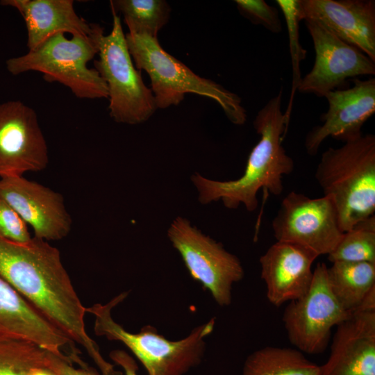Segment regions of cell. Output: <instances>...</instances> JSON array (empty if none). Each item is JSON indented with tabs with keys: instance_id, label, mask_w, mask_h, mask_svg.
Wrapping results in <instances>:
<instances>
[{
	"instance_id": "484cf974",
	"label": "cell",
	"mask_w": 375,
	"mask_h": 375,
	"mask_svg": "<svg viewBox=\"0 0 375 375\" xmlns=\"http://www.w3.org/2000/svg\"><path fill=\"white\" fill-rule=\"evenodd\" d=\"M240 13L255 25H260L272 33L282 30L278 10L264 0H235Z\"/></svg>"
},
{
	"instance_id": "5b68a950",
	"label": "cell",
	"mask_w": 375,
	"mask_h": 375,
	"mask_svg": "<svg viewBox=\"0 0 375 375\" xmlns=\"http://www.w3.org/2000/svg\"><path fill=\"white\" fill-rule=\"evenodd\" d=\"M128 292H122L106 304L86 308L94 316V333L109 340L122 342L135 356L148 375H185L202 360L206 350L204 338L213 330L215 318L192 330L183 339L171 341L147 325L133 333L117 324L111 310L122 302Z\"/></svg>"
},
{
	"instance_id": "d6986e66",
	"label": "cell",
	"mask_w": 375,
	"mask_h": 375,
	"mask_svg": "<svg viewBox=\"0 0 375 375\" xmlns=\"http://www.w3.org/2000/svg\"><path fill=\"white\" fill-rule=\"evenodd\" d=\"M1 4L15 8L22 16L29 51L59 33L90 36L97 24H89L78 15L73 0H3Z\"/></svg>"
},
{
	"instance_id": "8fae6325",
	"label": "cell",
	"mask_w": 375,
	"mask_h": 375,
	"mask_svg": "<svg viewBox=\"0 0 375 375\" xmlns=\"http://www.w3.org/2000/svg\"><path fill=\"white\" fill-rule=\"evenodd\" d=\"M315 53L311 70L301 78V93L324 97L342 89L348 78L375 75V62L358 49L344 42L318 23L304 20Z\"/></svg>"
},
{
	"instance_id": "5bb4252c",
	"label": "cell",
	"mask_w": 375,
	"mask_h": 375,
	"mask_svg": "<svg viewBox=\"0 0 375 375\" xmlns=\"http://www.w3.org/2000/svg\"><path fill=\"white\" fill-rule=\"evenodd\" d=\"M0 198L30 225L34 236L58 240L71 231L72 220L62 195L23 176L0 178Z\"/></svg>"
},
{
	"instance_id": "277c9868",
	"label": "cell",
	"mask_w": 375,
	"mask_h": 375,
	"mask_svg": "<svg viewBox=\"0 0 375 375\" xmlns=\"http://www.w3.org/2000/svg\"><path fill=\"white\" fill-rule=\"evenodd\" d=\"M125 37L135 67L150 77L157 108L177 106L185 94L192 93L216 101L231 123L243 125L246 122L247 112L238 94L194 73L165 51L158 38L129 33Z\"/></svg>"
},
{
	"instance_id": "f546056e",
	"label": "cell",
	"mask_w": 375,
	"mask_h": 375,
	"mask_svg": "<svg viewBox=\"0 0 375 375\" xmlns=\"http://www.w3.org/2000/svg\"><path fill=\"white\" fill-rule=\"evenodd\" d=\"M28 375H58L45 362L32 367Z\"/></svg>"
},
{
	"instance_id": "ac0fdd59",
	"label": "cell",
	"mask_w": 375,
	"mask_h": 375,
	"mask_svg": "<svg viewBox=\"0 0 375 375\" xmlns=\"http://www.w3.org/2000/svg\"><path fill=\"white\" fill-rule=\"evenodd\" d=\"M320 375H375V310H356L336 326Z\"/></svg>"
},
{
	"instance_id": "9c48e42d",
	"label": "cell",
	"mask_w": 375,
	"mask_h": 375,
	"mask_svg": "<svg viewBox=\"0 0 375 375\" xmlns=\"http://www.w3.org/2000/svg\"><path fill=\"white\" fill-rule=\"evenodd\" d=\"M351 315L331 292L327 266L317 263L310 286L301 297L290 301L283 314L288 340L302 353L319 354L329 343L331 330Z\"/></svg>"
},
{
	"instance_id": "e0dca14e",
	"label": "cell",
	"mask_w": 375,
	"mask_h": 375,
	"mask_svg": "<svg viewBox=\"0 0 375 375\" xmlns=\"http://www.w3.org/2000/svg\"><path fill=\"white\" fill-rule=\"evenodd\" d=\"M317 257L294 243L276 241L270 246L259 260L268 301L279 307L304 295L310 286L312 266Z\"/></svg>"
},
{
	"instance_id": "9a60e30c",
	"label": "cell",
	"mask_w": 375,
	"mask_h": 375,
	"mask_svg": "<svg viewBox=\"0 0 375 375\" xmlns=\"http://www.w3.org/2000/svg\"><path fill=\"white\" fill-rule=\"evenodd\" d=\"M301 20L315 22L375 62L374 0H298Z\"/></svg>"
},
{
	"instance_id": "ffe728a7",
	"label": "cell",
	"mask_w": 375,
	"mask_h": 375,
	"mask_svg": "<svg viewBox=\"0 0 375 375\" xmlns=\"http://www.w3.org/2000/svg\"><path fill=\"white\" fill-rule=\"evenodd\" d=\"M330 289L341 306L349 312L375 288V263L337 261L327 267Z\"/></svg>"
},
{
	"instance_id": "cb8c5ba5",
	"label": "cell",
	"mask_w": 375,
	"mask_h": 375,
	"mask_svg": "<svg viewBox=\"0 0 375 375\" xmlns=\"http://www.w3.org/2000/svg\"><path fill=\"white\" fill-rule=\"evenodd\" d=\"M47 351L24 340L0 342V375H28L31 369L45 361Z\"/></svg>"
},
{
	"instance_id": "4316f807",
	"label": "cell",
	"mask_w": 375,
	"mask_h": 375,
	"mask_svg": "<svg viewBox=\"0 0 375 375\" xmlns=\"http://www.w3.org/2000/svg\"><path fill=\"white\" fill-rule=\"evenodd\" d=\"M27 226L12 206L0 198V238L17 243L27 242L32 238Z\"/></svg>"
},
{
	"instance_id": "30bf717a",
	"label": "cell",
	"mask_w": 375,
	"mask_h": 375,
	"mask_svg": "<svg viewBox=\"0 0 375 375\" xmlns=\"http://www.w3.org/2000/svg\"><path fill=\"white\" fill-rule=\"evenodd\" d=\"M272 228L276 241L301 245L318 256L328 255L344 234L330 198H310L295 191L282 200Z\"/></svg>"
},
{
	"instance_id": "83f0119b",
	"label": "cell",
	"mask_w": 375,
	"mask_h": 375,
	"mask_svg": "<svg viewBox=\"0 0 375 375\" xmlns=\"http://www.w3.org/2000/svg\"><path fill=\"white\" fill-rule=\"evenodd\" d=\"M46 364L58 375H101L89 366L76 368L73 363L47 351Z\"/></svg>"
},
{
	"instance_id": "f1b7e54d",
	"label": "cell",
	"mask_w": 375,
	"mask_h": 375,
	"mask_svg": "<svg viewBox=\"0 0 375 375\" xmlns=\"http://www.w3.org/2000/svg\"><path fill=\"white\" fill-rule=\"evenodd\" d=\"M109 356L117 365L122 367L124 375H138V367L134 358L123 350L112 351Z\"/></svg>"
},
{
	"instance_id": "4fadbf2b",
	"label": "cell",
	"mask_w": 375,
	"mask_h": 375,
	"mask_svg": "<svg viewBox=\"0 0 375 375\" xmlns=\"http://www.w3.org/2000/svg\"><path fill=\"white\" fill-rule=\"evenodd\" d=\"M353 86L328 92L324 97L328 110L321 115V125L306 135L308 154L316 155L324 141L331 137L344 142L362 135V127L375 112V78L353 79Z\"/></svg>"
},
{
	"instance_id": "3957f363",
	"label": "cell",
	"mask_w": 375,
	"mask_h": 375,
	"mask_svg": "<svg viewBox=\"0 0 375 375\" xmlns=\"http://www.w3.org/2000/svg\"><path fill=\"white\" fill-rule=\"evenodd\" d=\"M315 177L324 196L333 202L342 231L375 212V135L371 133L329 147Z\"/></svg>"
},
{
	"instance_id": "7a4b0ae2",
	"label": "cell",
	"mask_w": 375,
	"mask_h": 375,
	"mask_svg": "<svg viewBox=\"0 0 375 375\" xmlns=\"http://www.w3.org/2000/svg\"><path fill=\"white\" fill-rule=\"evenodd\" d=\"M282 97L281 90L257 113L253 124L260 139L251 149L240 178L219 181L197 173L191 176L201 203L221 200L228 209H236L242 204L253 212L258 208L257 194L260 189L275 196L282 193L283 176L291 174L294 168L293 159L282 144L289 124L281 110Z\"/></svg>"
},
{
	"instance_id": "44dd1931",
	"label": "cell",
	"mask_w": 375,
	"mask_h": 375,
	"mask_svg": "<svg viewBox=\"0 0 375 375\" xmlns=\"http://www.w3.org/2000/svg\"><path fill=\"white\" fill-rule=\"evenodd\" d=\"M242 375H320V365L296 348L268 346L248 356Z\"/></svg>"
},
{
	"instance_id": "2e32d148",
	"label": "cell",
	"mask_w": 375,
	"mask_h": 375,
	"mask_svg": "<svg viewBox=\"0 0 375 375\" xmlns=\"http://www.w3.org/2000/svg\"><path fill=\"white\" fill-rule=\"evenodd\" d=\"M34 343L63 359L77 352L74 343L0 277V342Z\"/></svg>"
},
{
	"instance_id": "8992f818",
	"label": "cell",
	"mask_w": 375,
	"mask_h": 375,
	"mask_svg": "<svg viewBox=\"0 0 375 375\" xmlns=\"http://www.w3.org/2000/svg\"><path fill=\"white\" fill-rule=\"evenodd\" d=\"M103 28L96 24L88 37L56 33L25 55L6 60V68L12 75L29 71L43 74L48 82H58L79 99H108L106 83L95 69L88 63L98 54Z\"/></svg>"
},
{
	"instance_id": "603a6c76",
	"label": "cell",
	"mask_w": 375,
	"mask_h": 375,
	"mask_svg": "<svg viewBox=\"0 0 375 375\" xmlns=\"http://www.w3.org/2000/svg\"><path fill=\"white\" fill-rule=\"evenodd\" d=\"M327 256L331 262L375 263V215L360 221L344 232L335 248Z\"/></svg>"
},
{
	"instance_id": "52a82bcc",
	"label": "cell",
	"mask_w": 375,
	"mask_h": 375,
	"mask_svg": "<svg viewBox=\"0 0 375 375\" xmlns=\"http://www.w3.org/2000/svg\"><path fill=\"white\" fill-rule=\"evenodd\" d=\"M112 28L99 41L95 69L107 85L109 114L118 123L137 124L147 121L157 109L154 96L132 61L117 13L112 10Z\"/></svg>"
},
{
	"instance_id": "7c38bea8",
	"label": "cell",
	"mask_w": 375,
	"mask_h": 375,
	"mask_svg": "<svg viewBox=\"0 0 375 375\" xmlns=\"http://www.w3.org/2000/svg\"><path fill=\"white\" fill-rule=\"evenodd\" d=\"M49 161L35 111L20 101L0 103V178L42 171Z\"/></svg>"
},
{
	"instance_id": "7402d4cb",
	"label": "cell",
	"mask_w": 375,
	"mask_h": 375,
	"mask_svg": "<svg viewBox=\"0 0 375 375\" xmlns=\"http://www.w3.org/2000/svg\"><path fill=\"white\" fill-rule=\"evenodd\" d=\"M110 6L111 10L122 14L129 33L158 38L170 17V6L164 0H114Z\"/></svg>"
},
{
	"instance_id": "d4e9b609",
	"label": "cell",
	"mask_w": 375,
	"mask_h": 375,
	"mask_svg": "<svg viewBox=\"0 0 375 375\" xmlns=\"http://www.w3.org/2000/svg\"><path fill=\"white\" fill-rule=\"evenodd\" d=\"M276 2L285 19L292 62L293 81L292 95L288 107L285 112V114L288 117H290L293 96L301 78L300 77L299 63L305 59L306 51L302 48L299 41V22L301 19L299 15L298 0H276Z\"/></svg>"
},
{
	"instance_id": "6da1fadb",
	"label": "cell",
	"mask_w": 375,
	"mask_h": 375,
	"mask_svg": "<svg viewBox=\"0 0 375 375\" xmlns=\"http://www.w3.org/2000/svg\"><path fill=\"white\" fill-rule=\"evenodd\" d=\"M0 277L74 344L81 345L102 373L116 375L85 325V308L61 260L48 241L17 243L0 238Z\"/></svg>"
},
{
	"instance_id": "ba28073f",
	"label": "cell",
	"mask_w": 375,
	"mask_h": 375,
	"mask_svg": "<svg viewBox=\"0 0 375 375\" xmlns=\"http://www.w3.org/2000/svg\"><path fill=\"white\" fill-rule=\"evenodd\" d=\"M167 236L191 277L210 292L218 305L229 306L233 285L244 277L238 258L182 217L172 222Z\"/></svg>"
}]
</instances>
